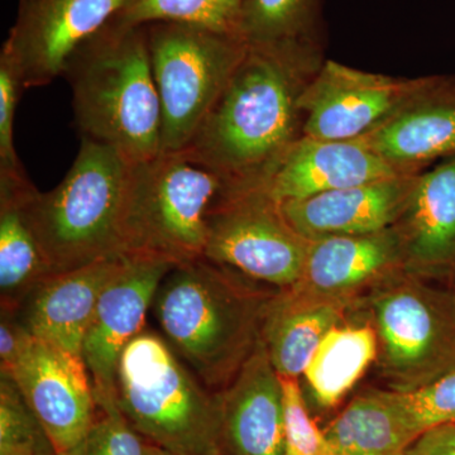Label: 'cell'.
<instances>
[{
  "label": "cell",
  "mask_w": 455,
  "mask_h": 455,
  "mask_svg": "<svg viewBox=\"0 0 455 455\" xmlns=\"http://www.w3.org/2000/svg\"><path fill=\"white\" fill-rule=\"evenodd\" d=\"M204 455H228L227 453H224L223 451L220 448V445L218 447L212 448L211 451H206Z\"/></svg>",
  "instance_id": "cell-35"
},
{
  "label": "cell",
  "mask_w": 455,
  "mask_h": 455,
  "mask_svg": "<svg viewBox=\"0 0 455 455\" xmlns=\"http://www.w3.org/2000/svg\"><path fill=\"white\" fill-rule=\"evenodd\" d=\"M403 173L362 140L301 136L284 152L265 184L254 190H262L281 205Z\"/></svg>",
  "instance_id": "cell-15"
},
{
  "label": "cell",
  "mask_w": 455,
  "mask_h": 455,
  "mask_svg": "<svg viewBox=\"0 0 455 455\" xmlns=\"http://www.w3.org/2000/svg\"><path fill=\"white\" fill-rule=\"evenodd\" d=\"M406 266L403 236L396 226L361 235L310 241L298 289L326 298L349 300L352 293L390 276Z\"/></svg>",
  "instance_id": "cell-19"
},
{
  "label": "cell",
  "mask_w": 455,
  "mask_h": 455,
  "mask_svg": "<svg viewBox=\"0 0 455 455\" xmlns=\"http://www.w3.org/2000/svg\"><path fill=\"white\" fill-rule=\"evenodd\" d=\"M371 299L382 372L406 392L455 371V291L392 281Z\"/></svg>",
  "instance_id": "cell-8"
},
{
  "label": "cell",
  "mask_w": 455,
  "mask_h": 455,
  "mask_svg": "<svg viewBox=\"0 0 455 455\" xmlns=\"http://www.w3.org/2000/svg\"><path fill=\"white\" fill-rule=\"evenodd\" d=\"M379 357L373 326L337 325L323 338L302 376L317 405L333 407Z\"/></svg>",
  "instance_id": "cell-24"
},
{
  "label": "cell",
  "mask_w": 455,
  "mask_h": 455,
  "mask_svg": "<svg viewBox=\"0 0 455 455\" xmlns=\"http://www.w3.org/2000/svg\"><path fill=\"white\" fill-rule=\"evenodd\" d=\"M56 455H71L98 415L94 387L83 355L33 337L11 372Z\"/></svg>",
  "instance_id": "cell-11"
},
{
  "label": "cell",
  "mask_w": 455,
  "mask_h": 455,
  "mask_svg": "<svg viewBox=\"0 0 455 455\" xmlns=\"http://www.w3.org/2000/svg\"><path fill=\"white\" fill-rule=\"evenodd\" d=\"M205 257L175 266L156 292L154 313L171 348L206 387L223 390L259 346L275 295Z\"/></svg>",
  "instance_id": "cell-2"
},
{
  "label": "cell",
  "mask_w": 455,
  "mask_h": 455,
  "mask_svg": "<svg viewBox=\"0 0 455 455\" xmlns=\"http://www.w3.org/2000/svg\"><path fill=\"white\" fill-rule=\"evenodd\" d=\"M32 334L20 322L18 313L2 311L0 320V373L8 374Z\"/></svg>",
  "instance_id": "cell-31"
},
{
  "label": "cell",
  "mask_w": 455,
  "mask_h": 455,
  "mask_svg": "<svg viewBox=\"0 0 455 455\" xmlns=\"http://www.w3.org/2000/svg\"><path fill=\"white\" fill-rule=\"evenodd\" d=\"M131 164L113 147L82 139L73 166L55 188H26L23 212L51 274L123 256L121 220Z\"/></svg>",
  "instance_id": "cell-4"
},
{
  "label": "cell",
  "mask_w": 455,
  "mask_h": 455,
  "mask_svg": "<svg viewBox=\"0 0 455 455\" xmlns=\"http://www.w3.org/2000/svg\"><path fill=\"white\" fill-rule=\"evenodd\" d=\"M145 27L163 109L161 152H182L227 88L248 44L179 23Z\"/></svg>",
  "instance_id": "cell-7"
},
{
  "label": "cell",
  "mask_w": 455,
  "mask_h": 455,
  "mask_svg": "<svg viewBox=\"0 0 455 455\" xmlns=\"http://www.w3.org/2000/svg\"><path fill=\"white\" fill-rule=\"evenodd\" d=\"M418 173H403L281 204L290 226L307 241L382 232L405 212Z\"/></svg>",
  "instance_id": "cell-16"
},
{
  "label": "cell",
  "mask_w": 455,
  "mask_h": 455,
  "mask_svg": "<svg viewBox=\"0 0 455 455\" xmlns=\"http://www.w3.org/2000/svg\"><path fill=\"white\" fill-rule=\"evenodd\" d=\"M124 262L125 256L109 257L50 275L23 302L20 322L37 339L82 355L99 299Z\"/></svg>",
  "instance_id": "cell-17"
},
{
  "label": "cell",
  "mask_w": 455,
  "mask_h": 455,
  "mask_svg": "<svg viewBox=\"0 0 455 455\" xmlns=\"http://www.w3.org/2000/svg\"><path fill=\"white\" fill-rule=\"evenodd\" d=\"M143 439L114 403L98 407L92 429L71 455H145Z\"/></svg>",
  "instance_id": "cell-29"
},
{
  "label": "cell",
  "mask_w": 455,
  "mask_h": 455,
  "mask_svg": "<svg viewBox=\"0 0 455 455\" xmlns=\"http://www.w3.org/2000/svg\"><path fill=\"white\" fill-rule=\"evenodd\" d=\"M22 70L4 47L0 50V173L23 172L14 146L18 103L26 90Z\"/></svg>",
  "instance_id": "cell-30"
},
{
  "label": "cell",
  "mask_w": 455,
  "mask_h": 455,
  "mask_svg": "<svg viewBox=\"0 0 455 455\" xmlns=\"http://www.w3.org/2000/svg\"><path fill=\"white\" fill-rule=\"evenodd\" d=\"M26 172L0 173V293L2 311L18 313L51 269L23 212L31 185Z\"/></svg>",
  "instance_id": "cell-22"
},
{
  "label": "cell",
  "mask_w": 455,
  "mask_h": 455,
  "mask_svg": "<svg viewBox=\"0 0 455 455\" xmlns=\"http://www.w3.org/2000/svg\"><path fill=\"white\" fill-rule=\"evenodd\" d=\"M56 455V454H55Z\"/></svg>",
  "instance_id": "cell-36"
},
{
  "label": "cell",
  "mask_w": 455,
  "mask_h": 455,
  "mask_svg": "<svg viewBox=\"0 0 455 455\" xmlns=\"http://www.w3.org/2000/svg\"><path fill=\"white\" fill-rule=\"evenodd\" d=\"M348 302L298 287L275 295L260 338L280 376L299 379L304 374L320 341L334 326L340 325Z\"/></svg>",
  "instance_id": "cell-21"
},
{
  "label": "cell",
  "mask_w": 455,
  "mask_h": 455,
  "mask_svg": "<svg viewBox=\"0 0 455 455\" xmlns=\"http://www.w3.org/2000/svg\"><path fill=\"white\" fill-rule=\"evenodd\" d=\"M436 75L396 77L324 60L302 92V134L358 140L391 121L435 82Z\"/></svg>",
  "instance_id": "cell-10"
},
{
  "label": "cell",
  "mask_w": 455,
  "mask_h": 455,
  "mask_svg": "<svg viewBox=\"0 0 455 455\" xmlns=\"http://www.w3.org/2000/svg\"><path fill=\"white\" fill-rule=\"evenodd\" d=\"M193 371L160 335L143 331L123 350L116 403L151 444L178 455H204L218 447L220 410Z\"/></svg>",
  "instance_id": "cell-6"
},
{
  "label": "cell",
  "mask_w": 455,
  "mask_h": 455,
  "mask_svg": "<svg viewBox=\"0 0 455 455\" xmlns=\"http://www.w3.org/2000/svg\"><path fill=\"white\" fill-rule=\"evenodd\" d=\"M217 400L224 453L284 455L283 383L262 338Z\"/></svg>",
  "instance_id": "cell-14"
},
{
  "label": "cell",
  "mask_w": 455,
  "mask_h": 455,
  "mask_svg": "<svg viewBox=\"0 0 455 455\" xmlns=\"http://www.w3.org/2000/svg\"><path fill=\"white\" fill-rule=\"evenodd\" d=\"M324 62L322 46H248L217 103L182 151L224 191L265 184L302 134V92Z\"/></svg>",
  "instance_id": "cell-1"
},
{
  "label": "cell",
  "mask_w": 455,
  "mask_h": 455,
  "mask_svg": "<svg viewBox=\"0 0 455 455\" xmlns=\"http://www.w3.org/2000/svg\"><path fill=\"white\" fill-rule=\"evenodd\" d=\"M388 394L419 436L440 425L455 423V371L414 390Z\"/></svg>",
  "instance_id": "cell-27"
},
{
  "label": "cell",
  "mask_w": 455,
  "mask_h": 455,
  "mask_svg": "<svg viewBox=\"0 0 455 455\" xmlns=\"http://www.w3.org/2000/svg\"><path fill=\"white\" fill-rule=\"evenodd\" d=\"M280 379L284 403V455H341L307 411L299 379L280 376Z\"/></svg>",
  "instance_id": "cell-28"
},
{
  "label": "cell",
  "mask_w": 455,
  "mask_h": 455,
  "mask_svg": "<svg viewBox=\"0 0 455 455\" xmlns=\"http://www.w3.org/2000/svg\"><path fill=\"white\" fill-rule=\"evenodd\" d=\"M396 227L406 266L430 277H455V154L418 173Z\"/></svg>",
  "instance_id": "cell-20"
},
{
  "label": "cell",
  "mask_w": 455,
  "mask_h": 455,
  "mask_svg": "<svg viewBox=\"0 0 455 455\" xmlns=\"http://www.w3.org/2000/svg\"><path fill=\"white\" fill-rule=\"evenodd\" d=\"M0 455H55L46 436H33L0 443Z\"/></svg>",
  "instance_id": "cell-33"
},
{
  "label": "cell",
  "mask_w": 455,
  "mask_h": 455,
  "mask_svg": "<svg viewBox=\"0 0 455 455\" xmlns=\"http://www.w3.org/2000/svg\"><path fill=\"white\" fill-rule=\"evenodd\" d=\"M224 191L217 175L182 152L131 164L123 202V256L179 266L203 259L209 212Z\"/></svg>",
  "instance_id": "cell-5"
},
{
  "label": "cell",
  "mask_w": 455,
  "mask_h": 455,
  "mask_svg": "<svg viewBox=\"0 0 455 455\" xmlns=\"http://www.w3.org/2000/svg\"><path fill=\"white\" fill-rule=\"evenodd\" d=\"M62 76L82 139L113 147L132 164L161 154L163 109L146 27L107 25L77 47Z\"/></svg>",
  "instance_id": "cell-3"
},
{
  "label": "cell",
  "mask_w": 455,
  "mask_h": 455,
  "mask_svg": "<svg viewBox=\"0 0 455 455\" xmlns=\"http://www.w3.org/2000/svg\"><path fill=\"white\" fill-rule=\"evenodd\" d=\"M173 267L155 257L125 256L124 266L101 293L82 348L98 407L116 403V373L123 350L145 331L147 311Z\"/></svg>",
  "instance_id": "cell-12"
},
{
  "label": "cell",
  "mask_w": 455,
  "mask_h": 455,
  "mask_svg": "<svg viewBox=\"0 0 455 455\" xmlns=\"http://www.w3.org/2000/svg\"><path fill=\"white\" fill-rule=\"evenodd\" d=\"M145 455H178L172 453V451H167V449L158 447V445L151 444L147 442V447Z\"/></svg>",
  "instance_id": "cell-34"
},
{
  "label": "cell",
  "mask_w": 455,
  "mask_h": 455,
  "mask_svg": "<svg viewBox=\"0 0 455 455\" xmlns=\"http://www.w3.org/2000/svg\"><path fill=\"white\" fill-rule=\"evenodd\" d=\"M324 433L341 455H406L419 438L388 391L355 397Z\"/></svg>",
  "instance_id": "cell-23"
},
{
  "label": "cell",
  "mask_w": 455,
  "mask_h": 455,
  "mask_svg": "<svg viewBox=\"0 0 455 455\" xmlns=\"http://www.w3.org/2000/svg\"><path fill=\"white\" fill-rule=\"evenodd\" d=\"M406 455H455V423L425 431Z\"/></svg>",
  "instance_id": "cell-32"
},
{
  "label": "cell",
  "mask_w": 455,
  "mask_h": 455,
  "mask_svg": "<svg viewBox=\"0 0 455 455\" xmlns=\"http://www.w3.org/2000/svg\"><path fill=\"white\" fill-rule=\"evenodd\" d=\"M310 241L283 217L262 190L223 191L208 217L204 257L287 290L300 283Z\"/></svg>",
  "instance_id": "cell-9"
},
{
  "label": "cell",
  "mask_w": 455,
  "mask_h": 455,
  "mask_svg": "<svg viewBox=\"0 0 455 455\" xmlns=\"http://www.w3.org/2000/svg\"><path fill=\"white\" fill-rule=\"evenodd\" d=\"M362 140L403 173L421 172L455 154V74L435 82L403 112Z\"/></svg>",
  "instance_id": "cell-18"
},
{
  "label": "cell",
  "mask_w": 455,
  "mask_h": 455,
  "mask_svg": "<svg viewBox=\"0 0 455 455\" xmlns=\"http://www.w3.org/2000/svg\"><path fill=\"white\" fill-rule=\"evenodd\" d=\"M130 0H20L2 47L22 70L26 88L64 74L77 47L97 35Z\"/></svg>",
  "instance_id": "cell-13"
},
{
  "label": "cell",
  "mask_w": 455,
  "mask_h": 455,
  "mask_svg": "<svg viewBox=\"0 0 455 455\" xmlns=\"http://www.w3.org/2000/svg\"><path fill=\"white\" fill-rule=\"evenodd\" d=\"M241 12L242 0H130L108 25L179 23L241 38Z\"/></svg>",
  "instance_id": "cell-26"
},
{
  "label": "cell",
  "mask_w": 455,
  "mask_h": 455,
  "mask_svg": "<svg viewBox=\"0 0 455 455\" xmlns=\"http://www.w3.org/2000/svg\"><path fill=\"white\" fill-rule=\"evenodd\" d=\"M241 38L248 46H322V0H242Z\"/></svg>",
  "instance_id": "cell-25"
}]
</instances>
